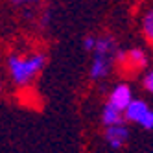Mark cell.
<instances>
[{
	"instance_id": "6da1fadb",
	"label": "cell",
	"mask_w": 153,
	"mask_h": 153,
	"mask_svg": "<svg viewBox=\"0 0 153 153\" xmlns=\"http://www.w3.org/2000/svg\"><path fill=\"white\" fill-rule=\"evenodd\" d=\"M46 56L42 52H35L30 56H9L7 59V70L15 85L22 87L35 79V76L45 68Z\"/></svg>"
},
{
	"instance_id": "7a4b0ae2",
	"label": "cell",
	"mask_w": 153,
	"mask_h": 153,
	"mask_svg": "<svg viewBox=\"0 0 153 153\" xmlns=\"http://www.w3.org/2000/svg\"><path fill=\"white\" fill-rule=\"evenodd\" d=\"M92 52H94V57L89 68V76L92 81H100L111 70V65L116 57V42L111 35H102L98 37Z\"/></svg>"
},
{
	"instance_id": "3957f363",
	"label": "cell",
	"mask_w": 153,
	"mask_h": 153,
	"mask_svg": "<svg viewBox=\"0 0 153 153\" xmlns=\"http://www.w3.org/2000/svg\"><path fill=\"white\" fill-rule=\"evenodd\" d=\"M114 61L122 68L137 72V70H142L148 65V56L144 53V50H140V48H131L127 52H116Z\"/></svg>"
},
{
	"instance_id": "277c9868",
	"label": "cell",
	"mask_w": 153,
	"mask_h": 153,
	"mask_svg": "<svg viewBox=\"0 0 153 153\" xmlns=\"http://www.w3.org/2000/svg\"><path fill=\"white\" fill-rule=\"evenodd\" d=\"M105 142L113 149H120L126 146V142L129 138V129L126 124H114V126H107L105 127Z\"/></svg>"
},
{
	"instance_id": "5b68a950",
	"label": "cell",
	"mask_w": 153,
	"mask_h": 153,
	"mask_svg": "<svg viewBox=\"0 0 153 153\" xmlns=\"http://www.w3.org/2000/svg\"><path fill=\"white\" fill-rule=\"evenodd\" d=\"M109 102H111L114 107H118L120 111H126L127 105L133 102V92H131V87L126 85V83H118L114 89L111 91Z\"/></svg>"
},
{
	"instance_id": "8992f818",
	"label": "cell",
	"mask_w": 153,
	"mask_h": 153,
	"mask_svg": "<svg viewBox=\"0 0 153 153\" xmlns=\"http://www.w3.org/2000/svg\"><path fill=\"white\" fill-rule=\"evenodd\" d=\"M149 111H151V109H149V105L144 100H133V102L127 105V109L124 111V114H126V120H129V122L140 124Z\"/></svg>"
},
{
	"instance_id": "52a82bcc",
	"label": "cell",
	"mask_w": 153,
	"mask_h": 153,
	"mask_svg": "<svg viewBox=\"0 0 153 153\" xmlns=\"http://www.w3.org/2000/svg\"><path fill=\"white\" fill-rule=\"evenodd\" d=\"M126 120V114L124 111H120L118 107H114L111 102H107L102 109V124L107 127V126H114V124H124Z\"/></svg>"
},
{
	"instance_id": "ba28073f",
	"label": "cell",
	"mask_w": 153,
	"mask_h": 153,
	"mask_svg": "<svg viewBox=\"0 0 153 153\" xmlns=\"http://www.w3.org/2000/svg\"><path fill=\"white\" fill-rule=\"evenodd\" d=\"M142 33H144L146 41L153 46V9H149L142 19Z\"/></svg>"
},
{
	"instance_id": "9c48e42d",
	"label": "cell",
	"mask_w": 153,
	"mask_h": 153,
	"mask_svg": "<svg viewBox=\"0 0 153 153\" xmlns=\"http://www.w3.org/2000/svg\"><path fill=\"white\" fill-rule=\"evenodd\" d=\"M142 85L148 92H153V68L149 72H146V76L142 78Z\"/></svg>"
},
{
	"instance_id": "30bf717a",
	"label": "cell",
	"mask_w": 153,
	"mask_h": 153,
	"mask_svg": "<svg viewBox=\"0 0 153 153\" xmlns=\"http://www.w3.org/2000/svg\"><path fill=\"white\" fill-rule=\"evenodd\" d=\"M142 129H148V131H151L153 129V111H149L146 116H144V120H142V122L138 124Z\"/></svg>"
},
{
	"instance_id": "8fae6325",
	"label": "cell",
	"mask_w": 153,
	"mask_h": 153,
	"mask_svg": "<svg viewBox=\"0 0 153 153\" xmlns=\"http://www.w3.org/2000/svg\"><path fill=\"white\" fill-rule=\"evenodd\" d=\"M96 41H98V37L87 35V37L83 39V48H85L87 52H92V50H94V46H96Z\"/></svg>"
},
{
	"instance_id": "7c38bea8",
	"label": "cell",
	"mask_w": 153,
	"mask_h": 153,
	"mask_svg": "<svg viewBox=\"0 0 153 153\" xmlns=\"http://www.w3.org/2000/svg\"><path fill=\"white\" fill-rule=\"evenodd\" d=\"M39 0H11V4H15V6H19V7H24V6H33V4H37Z\"/></svg>"
},
{
	"instance_id": "4fadbf2b",
	"label": "cell",
	"mask_w": 153,
	"mask_h": 153,
	"mask_svg": "<svg viewBox=\"0 0 153 153\" xmlns=\"http://www.w3.org/2000/svg\"><path fill=\"white\" fill-rule=\"evenodd\" d=\"M151 153H153V151H151Z\"/></svg>"
}]
</instances>
